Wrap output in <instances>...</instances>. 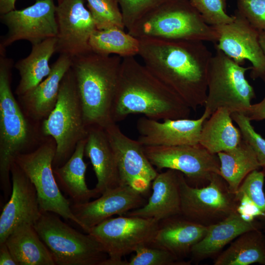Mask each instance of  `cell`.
<instances>
[{
  "label": "cell",
  "mask_w": 265,
  "mask_h": 265,
  "mask_svg": "<svg viewBox=\"0 0 265 265\" xmlns=\"http://www.w3.org/2000/svg\"><path fill=\"white\" fill-rule=\"evenodd\" d=\"M259 43L265 55V32L259 31Z\"/></svg>",
  "instance_id": "obj_42"
},
{
  "label": "cell",
  "mask_w": 265,
  "mask_h": 265,
  "mask_svg": "<svg viewBox=\"0 0 265 265\" xmlns=\"http://www.w3.org/2000/svg\"><path fill=\"white\" fill-rule=\"evenodd\" d=\"M85 155L92 165L97 181L94 188L100 195L121 185L116 157L104 128H88Z\"/></svg>",
  "instance_id": "obj_22"
},
{
  "label": "cell",
  "mask_w": 265,
  "mask_h": 265,
  "mask_svg": "<svg viewBox=\"0 0 265 265\" xmlns=\"http://www.w3.org/2000/svg\"><path fill=\"white\" fill-rule=\"evenodd\" d=\"M217 155L220 161L219 174L234 194L249 173L261 167L252 147L243 138L235 148Z\"/></svg>",
  "instance_id": "obj_29"
},
{
  "label": "cell",
  "mask_w": 265,
  "mask_h": 265,
  "mask_svg": "<svg viewBox=\"0 0 265 265\" xmlns=\"http://www.w3.org/2000/svg\"><path fill=\"white\" fill-rule=\"evenodd\" d=\"M262 227L256 221L244 220L234 212L223 220L208 226L206 235L191 248L190 253L195 260L211 257L240 235Z\"/></svg>",
  "instance_id": "obj_24"
},
{
  "label": "cell",
  "mask_w": 265,
  "mask_h": 265,
  "mask_svg": "<svg viewBox=\"0 0 265 265\" xmlns=\"http://www.w3.org/2000/svg\"><path fill=\"white\" fill-rule=\"evenodd\" d=\"M189 0L210 26L227 24L234 20L233 15H229L226 12V0Z\"/></svg>",
  "instance_id": "obj_36"
},
{
  "label": "cell",
  "mask_w": 265,
  "mask_h": 265,
  "mask_svg": "<svg viewBox=\"0 0 265 265\" xmlns=\"http://www.w3.org/2000/svg\"><path fill=\"white\" fill-rule=\"evenodd\" d=\"M237 10L255 28L265 32V0H237Z\"/></svg>",
  "instance_id": "obj_38"
},
{
  "label": "cell",
  "mask_w": 265,
  "mask_h": 265,
  "mask_svg": "<svg viewBox=\"0 0 265 265\" xmlns=\"http://www.w3.org/2000/svg\"><path fill=\"white\" fill-rule=\"evenodd\" d=\"M0 265H18L5 242L0 244Z\"/></svg>",
  "instance_id": "obj_40"
},
{
  "label": "cell",
  "mask_w": 265,
  "mask_h": 265,
  "mask_svg": "<svg viewBox=\"0 0 265 265\" xmlns=\"http://www.w3.org/2000/svg\"><path fill=\"white\" fill-rule=\"evenodd\" d=\"M56 8L53 0H36L25 8L0 15V21L8 31L0 40V52H5L6 48L17 41L27 40L33 45L56 37Z\"/></svg>",
  "instance_id": "obj_13"
},
{
  "label": "cell",
  "mask_w": 265,
  "mask_h": 265,
  "mask_svg": "<svg viewBox=\"0 0 265 265\" xmlns=\"http://www.w3.org/2000/svg\"><path fill=\"white\" fill-rule=\"evenodd\" d=\"M209 117L203 112L197 119H167L159 122L145 116L136 123L137 140L144 146H173L199 143L203 124Z\"/></svg>",
  "instance_id": "obj_19"
},
{
  "label": "cell",
  "mask_w": 265,
  "mask_h": 265,
  "mask_svg": "<svg viewBox=\"0 0 265 265\" xmlns=\"http://www.w3.org/2000/svg\"><path fill=\"white\" fill-rule=\"evenodd\" d=\"M41 128L43 134L52 137L56 143L53 169L64 164L78 143L86 138L88 128L71 68L62 80L54 108L41 122Z\"/></svg>",
  "instance_id": "obj_6"
},
{
  "label": "cell",
  "mask_w": 265,
  "mask_h": 265,
  "mask_svg": "<svg viewBox=\"0 0 265 265\" xmlns=\"http://www.w3.org/2000/svg\"><path fill=\"white\" fill-rule=\"evenodd\" d=\"M265 83V78L262 79ZM244 114L249 120L261 121L265 119V96L259 103L251 105Z\"/></svg>",
  "instance_id": "obj_39"
},
{
  "label": "cell",
  "mask_w": 265,
  "mask_h": 265,
  "mask_svg": "<svg viewBox=\"0 0 265 265\" xmlns=\"http://www.w3.org/2000/svg\"><path fill=\"white\" fill-rule=\"evenodd\" d=\"M129 261L124 265H187L188 262L181 260L168 251L152 245L137 248Z\"/></svg>",
  "instance_id": "obj_33"
},
{
  "label": "cell",
  "mask_w": 265,
  "mask_h": 265,
  "mask_svg": "<svg viewBox=\"0 0 265 265\" xmlns=\"http://www.w3.org/2000/svg\"><path fill=\"white\" fill-rule=\"evenodd\" d=\"M208 227L182 214L172 216L159 221L151 244L180 259L189 253L192 247L204 238Z\"/></svg>",
  "instance_id": "obj_23"
},
{
  "label": "cell",
  "mask_w": 265,
  "mask_h": 265,
  "mask_svg": "<svg viewBox=\"0 0 265 265\" xmlns=\"http://www.w3.org/2000/svg\"><path fill=\"white\" fill-rule=\"evenodd\" d=\"M13 60L0 53V184L6 199L12 190L11 166L19 154L36 149L46 137L41 123L25 114L12 91Z\"/></svg>",
  "instance_id": "obj_3"
},
{
  "label": "cell",
  "mask_w": 265,
  "mask_h": 265,
  "mask_svg": "<svg viewBox=\"0 0 265 265\" xmlns=\"http://www.w3.org/2000/svg\"><path fill=\"white\" fill-rule=\"evenodd\" d=\"M265 177L263 171H252L243 180L235 196H246L265 214V195L263 190Z\"/></svg>",
  "instance_id": "obj_34"
},
{
  "label": "cell",
  "mask_w": 265,
  "mask_h": 265,
  "mask_svg": "<svg viewBox=\"0 0 265 265\" xmlns=\"http://www.w3.org/2000/svg\"><path fill=\"white\" fill-rule=\"evenodd\" d=\"M55 152L54 140L48 136L34 150L18 155L14 161L34 186L42 212L54 213L80 226L72 211L71 201L62 195L54 176L53 164Z\"/></svg>",
  "instance_id": "obj_9"
},
{
  "label": "cell",
  "mask_w": 265,
  "mask_h": 265,
  "mask_svg": "<svg viewBox=\"0 0 265 265\" xmlns=\"http://www.w3.org/2000/svg\"><path fill=\"white\" fill-rule=\"evenodd\" d=\"M252 67H244L222 51L216 49L211 60L208 92L204 112L209 117L220 107L231 113H244L256 95L245 74Z\"/></svg>",
  "instance_id": "obj_8"
},
{
  "label": "cell",
  "mask_w": 265,
  "mask_h": 265,
  "mask_svg": "<svg viewBox=\"0 0 265 265\" xmlns=\"http://www.w3.org/2000/svg\"><path fill=\"white\" fill-rule=\"evenodd\" d=\"M265 78V74L261 78V79Z\"/></svg>",
  "instance_id": "obj_45"
},
{
  "label": "cell",
  "mask_w": 265,
  "mask_h": 265,
  "mask_svg": "<svg viewBox=\"0 0 265 265\" xmlns=\"http://www.w3.org/2000/svg\"><path fill=\"white\" fill-rule=\"evenodd\" d=\"M18 265H55L53 256L33 224L23 223L4 242Z\"/></svg>",
  "instance_id": "obj_26"
},
{
  "label": "cell",
  "mask_w": 265,
  "mask_h": 265,
  "mask_svg": "<svg viewBox=\"0 0 265 265\" xmlns=\"http://www.w3.org/2000/svg\"><path fill=\"white\" fill-rule=\"evenodd\" d=\"M138 53L144 66L193 110L206 101L212 54L204 42L139 39Z\"/></svg>",
  "instance_id": "obj_1"
},
{
  "label": "cell",
  "mask_w": 265,
  "mask_h": 265,
  "mask_svg": "<svg viewBox=\"0 0 265 265\" xmlns=\"http://www.w3.org/2000/svg\"><path fill=\"white\" fill-rule=\"evenodd\" d=\"M86 142V138L80 141L68 160L53 169L59 187L69 195L73 204L86 203L100 195L95 188L89 189L86 183L87 164L83 160Z\"/></svg>",
  "instance_id": "obj_25"
},
{
  "label": "cell",
  "mask_w": 265,
  "mask_h": 265,
  "mask_svg": "<svg viewBox=\"0 0 265 265\" xmlns=\"http://www.w3.org/2000/svg\"><path fill=\"white\" fill-rule=\"evenodd\" d=\"M180 189L181 214L195 222L209 226L237 211L235 194L219 174H213L208 185L200 187L189 185L181 173Z\"/></svg>",
  "instance_id": "obj_11"
},
{
  "label": "cell",
  "mask_w": 265,
  "mask_h": 265,
  "mask_svg": "<svg viewBox=\"0 0 265 265\" xmlns=\"http://www.w3.org/2000/svg\"><path fill=\"white\" fill-rule=\"evenodd\" d=\"M145 154L158 169L166 168L182 173L189 184L209 183L214 173L219 174L217 154L199 143L173 146H144Z\"/></svg>",
  "instance_id": "obj_12"
},
{
  "label": "cell",
  "mask_w": 265,
  "mask_h": 265,
  "mask_svg": "<svg viewBox=\"0 0 265 265\" xmlns=\"http://www.w3.org/2000/svg\"><path fill=\"white\" fill-rule=\"evenodd\" d=\"M104 129L116 157L121 185L143 194L159 173L147 158L144 146L126 135L114 122Z\"/></svg>",
  "instance_id": "obj_15"
},
{
  "label": "cell",
  "mask_w": 265,
  "mask_h": 265,
  "mask_svg": "<svg viewBox=\"0 0 265 265\" xmlns=\"http://www.w3.org/2000/svg\"><path fill=\"white\" fill-rule=\"evenodd\" d=\"M122 58L91 51L72 58L73 72L87 128L105 129L113 121L111 109Z\"/></svg>",
  "instance_id": "obj_4"
},
{
  "label": "cell",
  "mask_w": 265,
  "mask_h": 265,
  "mask_svg": "<svg viewBox=\"0 0 265 265\" xmlns=\"http://www.w3.org/2000/svg\"><path fill=\"white\" fill-rule=\"evenodd\" d=\"M16 0H0V14H4L15 9Z\"/></svg>",
  "instance_id": "obj_41"
},
{
  "label": "cell",
  "mask_w": 265,
  "mask_h": 265,
  "mask_svg": "<svg viewBox=\"0 0 265 265\" xmlns=\"http://www.w3.org/2000/svg\"><path fill=\"white\" fill-rule=\"evenodd\" d=\"M56 37H52L32 45L30 53L15 64L20 79L15 93L23 95L36 87L51 72L49 61L56 53Z\"/></svg>",
  "instance_id": "obj_27"
},
{
  "label": "cell",
  "mask_w": 265,
  "mask_h": 265,
  "mask_svg": "<svg viewBox=\"0 0 265 265\" xmlns=\"http://www.w3.org/2000/svg\"><path fill=\"white\" fill-rule=\"evenodd\" d=\"M56 53L72 59L92 51L91 36L97 27L84 0H63L56 8Z\"/></svg>",
  "instance_id": "obj_16"
},
{
  "label": "cell",
  "mask_w": 265,
  "mask_h": 265,
  "mask_svg": "<svg viewBox=\"0 0 265 265\" xmlns=\"http://www.w3.org/2000/svg\"><path fill=\"white\" fill-rule=\"evenodd\" d=\"M233 16L230 23L213 26L218 34L215 49L239 65L248 60L252 65L251 78H261L265 74V55L259 43V31L237 9Z\"/></svg>",
  "instance_id": "obj_14"
},
{
  "label": "cell",
  "mask_w": 265,
  "mask_h": 265,
  "mask_svg": "<svg viewBox=\"0 0 265 265\" xmlns=\"http://www.w3.org/2000/svg\"><path fill=\"white\" fill-rule=\"evenodd\" d=\"M191 109L134 56L122 58L111 109L114 122L132 114L159 121L188 118Z\"/></svg>",
  "instance_id": "obj_2"
},
{
  "label": "cell",
  "mask_w": 265,
  "mask_h": 265,
  "mask_svg": "<svg viewBox=\"0 0 265 265\" xmlns=\"http://www.w3.org/2000/svg\"><path fill=\"white\" fill-rule=\"evenodd\" d=\"M181 172L170 169L158 173L152 182V193L142 207L125 215L154 218L158 221L181 214Z\"/></svg>",
  "instance_id": "obj_21"
},
{
  "label": "cell",
  "mask_w": 265,
  "mask_h": 265,
  "mask_svg": "<svg viewBox=\"0 0 265 265\" xmlns=\"http://www.w3.org/2000/svg\"><path fill=\"white\" fill-rule=\"evenodd\" d=\"M89 45L92 51L97 53L114 54L124 58L138 54L140 41L124 29L112 27L96 29L90 37Z\"/></svg>",
  "instance_id": "obj_31"
},
{
  "label": "cell",
  "mask_w": 265,
  "mask_h": 265,
  "mask_svg": "<svg viewBox=\"0 0 265 265\" xmlns=\"http://www.w3.org/2000/svg\"><path fill=\"white\" fill-rule=\"evenodd\" d=\"M175 0H118L124 26L129 30L145 14L159 6Z\"/></svg>",
  "instance_id": "obj_35"
},
{
  "label": "cell",
  "mask_w": 265,
  "mask_h": 265,
  "mask_svg": "<svg viewBox=\"0 0 265 265\" xmlns=\"http://www.w3.org/2000/svg\"><path fill=\"white\" fill-rule=\"evenodd\" d=\"M12 190L0 215V244L23 223L34 224L42 214L34 186L14 161L11 165Z\"/></svg>",
  "instance_id": "obj_18"
},
{
  "label": "cell",
  "mask_w": 265,
  "mask_h": 265,
  "mask_svg": "<svg viewBox=\"0 0 265 265\" xmlns=\"http://www.w3.org/2000/svg\"><path fill=\"white\" fill-rule=\"evenodd\" d=\"M57 0V2H60L61 1H62L63 0Z\"/></svg>",
  "instance_id": "obj_44"
},
{
  "label": "cell",
  "mask_w": 265,
  "mask_h": 265,
  "mask_svg": "<svg viewBox=\"0 0 265 265\" xmlns=\"http://www.w3.org/2000/svg\"><path fill=\"white\" fill-rule=\"evenodd\" d=\"M265 265V236L260 229L237 237L214 262V265Z\"/></svg>",
  "instance_id": "obj_30"
},
{
  "label": "cell",
  "mask_w": 265,
  "mask_h": 265,
  "mask_svg": "<svg viewBox=\"0 0 265 265\" xmlns=\"http://www.w3.org/2000/svg\"><path fill=\"white\" fill-rule=\"evenodd\" d=\"M51 212H42L33 226L57 265H103L108 256L92 236L82 234Z\"/></svg>",
  "instance_id": "obj_7"
},
{
  "label": "cell",
  "mask_w": 265,
  "mask_h": 265,
  "mask_svg": "<svg viewBox=\"0 0 265 265\" xmlns=\"http://www.w3.org/2000/svg\"><path fill=\"white\" fill-rule=\"evenodd\" d=\"M138 38L217 42L218 34L189 0H175L153 9L128 30Z\"/></svg>",
  "instance_id": "obj_5"
},
{
  "label": "cell",
  "mask_w": 265,
  "mask_h": 265,
  "mask_svg": "<svg viewBox=\"0 0 265 265\" xmlns=\"http://www.w3.org/2000/svg\"><path fill=\"white\" fill-rule=\"evenodd\" d=\"M242 139L240 130L233 123L231 113L220 107L203 124L199 143L213 154L231 150Z\"/></svg>",
  "instance_id": "obj_28"
},
{
  "label": "cell",
  "mask_w": 265,
  "mask_h": 265,
  "mask_svg": "<svg viewBox=\"0 0 265 265\" xmlns=\"http://www.w3.org/2000/svg\"><path fill=\"white\" fill-rule=\"evenodd\" d=\"M146 203L143 194L129 186L107 189L97 199L81 204L71 203L72 211L87 233L89 230L114 215H125Z\"/></svg>",
  "instance_id": "obj_17"
},
{
  "label": "cell",
  "mask_w": 265,
  "mask_h": 265,
  "mask_svg": "<svg viewBox=\"0 0 265 265\" xmlns=\"http://www.w3.org/2000/svg\"><path fill=\"white\" fill-rule=\"evenodd\" d=\"M72 59L59 54L51 66V72L36 87L18 96V101L25 114L31 120L41 123L54 108L62 80L71 67Z\"/></svg>",
  "instance_id": "obj_20"
},
{
  "label": "cell",
  "mask_w": 265,
  "mask_h": 265,
  "mask_svg": "<svg viewBox=\"0 0 265 265\" xmlns=\"http://www.w3.org/2000/svg\"><path fill=\"white\" fill-rule=\"evenodd\" d=\"M159 223L154 218L122 215L106 219L87 233L108 256L103 265H122L123 257L152 243Z\"/></svg>",
  "instance_id": "obj_10"
},
{
  "label": "cell",
  "mask_w": 265,
  "mask_h": 265,
  "mask_svg": "<svg viewBox=\"0 0 265 265\" xmlns=\"http://www.w3.org/2000/svg\"><path fill=\"white\" fill-rule=\"evenodd\" d=\"M86 0L97 29L125 28L118 0Z\"/></svg>",
  "instance_id": "obj_32"
},
{
  "label": "cell",
  "mask_w": 265,
  "mask_h": 265,
  "mask_svg": "<svg viewBox=\"0 0 265 265\" xmlns=\"http://www.w3.org/2000/svg\"><path fill=\"white\" fill-rule=\"evenodd\" d=\"M263 172L264 173V174H265V167H263Z\"/></svg>",
  "instance_id": "obj_43"
},
{
  "label": "cell",
  "mask_w": 265,
  "mask_h": 265,
  "mask_svg": "<svg viewBox=\"0 0 265 265\" xmlns=\"http://www.w3.org/2000/svg\"><path fill=\"white\" fill-rule=\"evenodd\" d=\"M233 121L238 125L242 138L252 147L261 167H265V139L251 125V121L243 113L233 112L231 113Z\"/></svg>",
  "instance_id": "obj_37"
}]
</instances>
